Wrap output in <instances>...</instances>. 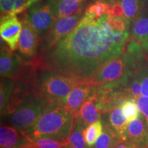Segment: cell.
<instances>
[{
    "instance_id": "6da1fadb",
    "label": "cell",
    "mask_w": 148,
    "mask_h": 148,
    "mask_svg": "<svg viewBox=\"0 0 148 148\" xmlns=\"http://www.w3.org/2000/svg\"><path fill=\"white\" fill-rule=\"evenodd\" d=\"M128 30L119 32L111 27L109 16L94 18L85 14L73 31L47 51L50 71L91 82L105 62L122 53Z\"/></svg>"
},
{
    "instance_id": "7a4b0ae2",
    "label": "cell",
    "mask_w": 148,
    "mask_h": 148,
    "mask_svg": "<svg viewBox=\"0 0 148 148\" xmlns=\"http://www.w3.org/2000/svg\"><path fill=\"white\" fill-rule=\"evenodd\" d=\"M73 114L60 103H50L30 128L22 131L26 138H56L69 139L73 127Z\"/></svg>"
},
{
    "instance_id": "3957f363",
    "label": "cell",
    "mask_w": 148,
    "mask_h": 148,
    "mask_svg": "<svg viewBox=\"0 0 148 148\" xmlns=\"http://www.w3.org/2000/svg\"><path fill=\"white\" fill-rule=\"evenodd\" d=\"M83 82L51 71L44 72L40 77L37 95L45 99L49 104H64L71 90Z\"/></svg>"
},
{
    "instance_id": "277c9868",
    "label": "cell",
    "mask_w": 148,
    "mask_h": 148,
    "mask_svg": "<svg viewBox=\"0 0 148 148\" xmlns=\"http://www.w3.org/2000/svg\"><path fill=\"white\" fill-rule=\"evenodd\" d=\"M48 105L45 99L36 94L27 96L12 113L10 123L20 130H26L39 119Z\"/></svg>"
},
{
    "instance_id": "5b68a950",
    "label": "cell",
    "mask_w": 148,
    "mask_h": 148,
    "mask_svg": "<svg viewBox=\"0 0 148 148\" xmlns=\"http://www.w3.org/2000/svg\"><path fill=\"white\" fill-rule=\"evenodd\" d=\"M26 20L38 32L40 36L45 35L54 25V1L47 0L35 3L28 8Z\"/></svg>"
},
{
    "instance_id": "8992f818",
    "label": "cell",
    "mask_w": 148,
    "mask_h": 148,
    "mask_svg": "<svg viewBox=\"0 0 148 148\" xmlns=\"http://www.w3.org/2000/svg\"><path fill=\"white\" fill-rule=\"evenodd\" d=\"M82 14V10L73 15L66 16L56 21L42 42L43 50L49 51L64 37L70 34L79 22Z\"/></svg>"
},
{
    "instance_id": "52a82bcc",
    "label": "cell",
    "mask_w": 148,
    "mask_h": 148,
    "mask_svg": "<svg viewBox=\"0 0 148 148\" xmlns=\"http://www.w3.org/2000/svg\"><path fill=\"white\" fill-rule=\"evenodd\" d=\"M97 86L90 82H82L75 86L69 92L64 105L71 112L74 119L78 117L81 107L95 92Z\"/></svg>"
},
{
    "instance_id": "ba28073f",
    "label": "cell",
    "mask_w": 148,
    "mask_h": 148,
    "mask_svg": "<svg viewBox=\"0 0 148 148\" xmlns=\"http://www.w3.org/2000/svg\"><path fill=\"white\" fill-rule=\"evenodd\" d=\"M22 25L15 14H9L1 17L0 34L1 39L8 44L10 49L15 50L18 43Z\"/></svg>"
},
{
    "instance_id": "9c48e42d",
    "label": "cell",
    "mask_w": 148,
    "mask_h": 148,
    "mask_svg": "<svg viewBox=\"0 0 148 148\" xmlns=\"http://www.w3.org/2000/svg\"><path fill=\"white\" fill-rule=\"evenodd\" d=\"M125 140L142 148L148 147V129L145 116L140 112L136 119L127 124Z\"/></svg>"
},
{
    "instance_id": "30bf717a",
    "label": "cell",
    "mask_w": 148,
    "mask_h": 148,
    "mask_svg": "<svg viewBox=\"0 0 148 148\" xmlns=\"http://www.w3.org/2000/svg\"><path fill=\"white\" fill-rule=\"evenodd\" d=\"M21 25V32L18 39V49L23 56L30 58L36 52L40 36L27 20L22 22Z\"/></svg>"
},
{
    "instance_id": "8fae6325",
    "label": "cell",
    "mask_w": 148,
    "mask_h": 148,
    "mask_svg": "<svg viewBox=\"0 0 148 148\" xmlns=\"http://www.w3.org/2000/svg\"><path fill=\"white\" fill-rule=\"evenodd\" d=\"M21 66V58L11 49L1 48L0 55V73L1 77H12L16 75Z\"/></svg>"
},
{
    "instance_id": "7c38bea8",
    "label": "cell",
    "mask_w": 148,
    "mask_h": 148,
    "mask_svg": "<svg viewBox=\"0 0 148 148\" xmlns=\"http://www.w3.org/2000/svg\"><path fill=\"white\" fill-rule=\"evenodd\" d=\"M26 140L23 132L16 127L7 125L0 127L1 148H21Z\"/></svg>"
},
{
    "instance_id": "4fadbf2b",
    "label": "cell",
    "mask_w": 148,
    "mask_h": 148,
    "mask_svg": "<svg viewBox=\"0 0 148 148\" xmlns=\"http://www.w3.org/2000/svg\"><path fill=\"white\" fill-rule=\"evenodd\" d=\"M85 1L86 0H54L56 21L82 10Z\"/></svg>"
},
{
    "instance_id": "5bb4252c",
    "label": "cell",
    "mask_w": 148,
    "mask_h": 148,
    "mask_svg": "<svg viewBox=\"0 0 148 148\" xmlns=\"http://www.w3.org/2000/svg\"><path fill=\"white\" fill-rule=\"evenodd\" d=\"M106 114L107 119L106 121L117 134L120 139L126 140L125 134L128 122L123 114L121 107H116Z\"/></svg>"
},
{
    "instance_id": "9a60e30c",
    "label": "cell",
    "mask_w": 148,
    "mask_h": 148,
    "mask_svg": "<svg viewBox=\"0 0 148 148\" xmlns=\"http://www.w3.org/2000/svg\"><path fill=\"white\" fill-rule=\"evenodd\" d=\"M93 94L85 101L79 110L78 116L86 126L101 120L103 114L97 108Z\"/></svg>"
},
{
    "instance_id": "2e32d148",
    "label": "cell",
    "mask_w": 148,
    "mask_h": 148,
    "mask_svg": "<svg viewBox=\"0 0 148 148\" xmlns=\"http://www.w3.org/2000/svg\"><path fill=\"white\" fill-rule=\"evenodd\" d=\"M39 0H0L1 17L20 13L22 11L30 8Z\"/></svg>"
},
{
    "instance_id": "e0dca14e",
    "label": "cell",
    "mask_w": 148,
    "mask_h": 148,
    "mask_svg": "<svg viewBox=\"0 0 148 148\" xmlns=\"http://www.w3.org/2000/svg\"><path fill=\"white\" fill-rule=\"evenodd\" d=\"M123 10V17L129 25L143 12L145 0H116Z\"/></svg>"
},
{
    "instance_id": "ac0fdd59",
    "label": "cell",
    "mask_w": 148,
    "mask_h": 148,
    "mask_svg": "<svg viewBox=\"0 0 148 148\" xmlns=\"http://www.w3.org/2000/svg\"><path fill=\"white\" fill-rule=\"evenodd\" d=\"M86 127L79 116L75 119L73 127L69 136V145L71 148H91L87 145L85 139L84 131Z\"/></svg>"
},
{
    "instance_id": "d6986e66",
    "label": "cell",
    "mask_w": 148,
    "mask_h": 148,
    "mask_svg": "<svg viewBox=\"0 0 148 148\" xmlns=\"http://www.w3.org/2000/svg\"><path fill=\"white\" fill-rule=\"evenodd\" d=\"M69 145V139L56 138H39L29 139L27 138L25 143L21 148H62Z\"/></svg>"
},
{
    "instance_id": "ffe728a7",
    "label": "cell",
    "mask_w": 148,
    "mask_h": 148,
    "mask_svg": "<svg viewBox=\"0 0 148 148\" xmlns=\"http://www.w3.org/2000/svg\"><path fill=\"white\" fill-rule=\"evenodd\" d=\"M131 34L138 41L148 43V10H143L133 22Z\"/></svg>"
},
{
    "instance_id": "44dd1931",
    "label": "cell",
    "mask_w": 148,
    "mask_h": 148,
    "mask_svg": "<svg viewBox=\"0 0 148 148\" xmlns=\"http://www.w3.org/2000/svg\"><path fill=\"white\" fill-rule=\"evenodd\" d=\"M102 121L103 132L91 148H114V145L121 139L106 120H102Z\"/></svg>"
},
{
    "instance_id": "7402d4cb",
    "label": "cell",
    "mask_w": 148,
    "mask_h": 148,
    "mask_svg": "<svg viewBox=\"0 0 148 148\" xmlns=\"http://www.w3.org/2000/svg\"><path fill=\"white\" fill-rule=\"evenodd\" d=\"M14 82L12 77H1L0 88V110L1 115L6 113V109L12 98Z\"/></svg>"
},
{
    "instance_id": "603a6c76",
    "label": "cell",
    "mask_w": 148,
    "mask_h": 148,
    "mask_svg": "<svg viewBox=\"0 0 148 148\" xmlns=\"http://www.w3.org/2000/svg\"><path fill=\"white\" fill-rule=\"evenodd\" d=\"M103 121L101 119L94 122L86 127L84 131V136L88 146L92 147V145H95L98 138L103 132Z\"/></svg>"
},
{
    "instance_id": "cb8c5ba5",
    "label": "cell",
    "mask_w": 148,
    "mask_h": 148,
    "mask_svg": "<svg viewBox=\"0 0 148 148\" xmlns=\"http://www.w3.org/2000/svg\"><path fill=\"white\" fill-rule=\"evenodd\" d=\"M123 114L126 118L127 122L136 119L139 116L140 111L135 99H127L122 103L121 106Z\"/></svg>"
},
{
    "instance_id": "d4e9b609",
    "label": "cell",
    "mask_w": 148,
    "mask_h": 148,
    "mask_svg": "<svg viewBox=\"0 0 148 148\" xmlns=\"http://www.w3.org/2000/svg\"><path fill=\"white\" fill-rule=\"evenodd\" d=\"M109 1H103L101 0H97L92 3L86 10L85 14L91 16L95 19L101 17L104 14H106L108 9Z\"/></svg>"
},
{
    "instance_id": "484cf974",
    "label": "cell",
    "mask_w": 148,
    "mask_h": 148,
    "mask_svg": "<svg viewBox=\"0 0 148 148\" xmlns=\"http://www.w3.org/2000/svg\"><path fill=\"white\" fill-rule=\"evenodd\" d=\"M109 23L112 28L119 32H125L128 30V27L130 26L123 16H118V17L109 16Z\"/></svg>"
},
{
    "instance_id": "4316f807",
    "label": "cell",
    "mask_w": 148,
    "mask_h": 148,
    "mask_svg": "<svg viewBox=\"0 0 148 148\" xmlns=\"http://www.w3.org/2000/svg\"><path fill=\"white\" fill-rule=\"evenodd\" d=\"M136 103L140 112L145 116L148 129V97L141 95L136 99Z\"/></svg>"
},
{
    "instance_id": "83f0119b",
    "label": "cell",
    "mask_w": 148,
    "mask_h": 148,
    "mask_svg": "<svg viewBox=\"0 0 148 148\" xmlns=\"http://www.w3.org/2000/svg\"><path fill=\"white\" fill-rule=\"evenodd\" d=\"M139 73L141 77V95L148 97V68L140 69Z\"/></svg>"
},
{
    "instance_id": "f1b7e54d",
    "label": "cell",
    "mask_w": 148,
    "mask_h": 148,
    "mask_svg": "<svg viewBox=\"0 0 148 148\" xmlns=\"http://www.w3.org/2000/svg\"><path fill=\"white\" fill-rule=\"evenodd\" d=\"M114 148H142L139 146L135 145V144L130 143L125 140H119L117 143L114 145Z\"/></svg>"
},
{
    "instance_id": "f546056e",
    "label": "cell",
    "mask_w": 148,
    "mask_h": 148,
    "mask_svg": "<svg viewBox=\"0 0 148 148\" xmlns=\"http://www.w3.org/2000/svg\"><path fill=\"white\" fill-rule=\"evenodd\" d=\"M62 148H71V147L69 145H67L66 146H65V147H62Z\"/></svg>"
}]
</instances>
